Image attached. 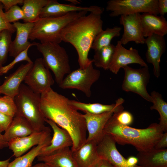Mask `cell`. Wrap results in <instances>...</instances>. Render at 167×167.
Instances as JSON below:
<instances>
[{
	"instance_id": "6da1fadb",
	"label": "cell",
	"mask_w": 167,
	"mask_h": 167,
	"mask_svg": "<svg viewBox=\"0 0 167 167\" xmlns=\"http://www.w3.org/2000/svg\"><path fill=\"white\" fill-rule=\"evenodd\" d=\"M68 100L51 88L41 94L40 108L45 118L70 134L73 142L71 149L74 151L85 142L87 131L83 114L69 104Z\"/></svg>"
},
{
	"instance_id": "7a4b0ae2",
	"label": "cell",
	"mask_w": 167,
	"mask_h": 167,
	"mask_svg": "<svg viewBox=\"0 0 167 167\" xmlns=\"http://www.w3.org/2000/svg\"><path fill=\"white\" fill-rule=\"evenodd\" d=\"M101 15L90 12L72 21L61 31L62 41L70 43L76 50L80 68H86L93 62L88 55L95 38L103 30Z\"/></svg>"
},
{
	"instance_id": "3957f363",
	"label": "cell",
	"mask_w": 167,
	"mask_h": 167,
	"mask_svg": "<svg viewBox=\"0 0 167 167\" xmlns=\"http://www.w3.org/2000/svg\"><path fill=\"white\" fill-rule=\"evenodd\" d=\"M164 131L158 123H153L144 129H137L120 124L113 114L103 130L104 135L111 136L116 143L130 144L139 152L154 148Z\"/></svg>"
},
{
	"instance_id": "277c9868",
	"label": "cell",
	"mask_w": 167,
	"mask_h": 167,
	"mask_svg": "<svg viewBox=\"0 0 167 167\" xmlns=\"http://www.w3.org/2000/svg\"><path fill=\"white\" fill-rule=\"evenodd\" d=\"M41 94L33 92L22 84L14 99L17 112L15 115L22 117L30 123L35 132L50 130L45 125V118L40 108Z\"/></svg>"
},
{
	"instance_id": "5b68a950",
	"label": "cell",
	"mask_w": 167,
	"mask_h": 167,
	"mask_svg": "<svg viewBox=\"0 0 167 167\" xmlns=\"http://www.w3.org/2000/svg\"><path fill=\"white\" fill-rule=\"evenodd\" d=\"M85 11L74 12L56 17L39 18L34 23L29 39L39 40L41 43L51 42L59 44L63 29L77 18L86 15Z\"/></svg>"
},
{
	"instance_id": "8992f818",
	"label": "cell",
	"mask_w": 167,
	"mask_h": 167,
	"mask_svg": "<svg viewBox=\"0 0 167 167\" xmlns=\"http://www.w3.org/2000/svg\"><path fill=\"white\" fill-rule=\"evenodd\" d=\"M35 45L42 55V59L45 66L51 70L56 82L59 85L65 76L71 71L66 51L59 44L55 43L36 42Z\"/></svg>"
},
{
	"instance_id": "52a82bcc",
	"label": "cell",
	"mask_w": 167,
	"mask_h": 167,
	"mask_svg": "<svg viewBox=\"0 0 167 167\" xmlns=\"http://www.w3.org/2000/svg\"><path fill=\"white\" fill-rule=\"evenodd\" d=\"M100 75V71L94 68L92 62L86 68L71 71L58 85L63 89L79 90L89 97L91 95V87L98 80Z\"/></svg>"
},
{
	"instance_id": "ba28073f",
	"label": "cell",
	"mask_w": 167,
	"mask_h": 167,
	"mask_svg": "<svg viewBox=\"0 0 167 167\" xmlns=\"http://www.w3.org/2000/svg\"><path fill=\"white\" fill-rule=\"evenodd\" d=\"M134 68L128 66L122 68L124 77L122 84V90L137 94L145 100L152 102V100L148 92L147 86L150 77L148 66Z\"/></svg>"
},
{
	"instance_id": "9c48e42d",
	"label": "cell",
	"mask_w": 167,
	"mask_h": 167,
	"mask_svg": "<svg viewBox=\"0 0 167 167\" xmlns=\"http://www.w3.org/2000/svg\"><path fill=\"white\" fill-rule=\"evenodd\" d=\"M158 0H110L106 9L111 17L135 13H149L158 15Z\"/></svg>"
},
{
	"instance_id": "30bf717a",
	"label": "cell",
	"mask_w": 167,
	"mask_h": 167,
	"mask_svg": "<svg viewBox=\"0 0 167 167\" xmlns=\"http://www.w3.org/2000/svg\"><path fill=\"white\" fill-rule=\"evenodd\" d=\"M24 81L33 92L40 94L51 88L54 82L49 70L45 66L41 58L36 59Z\"/></svg>"
},
{
	"instance_id": "8fae6325",
	"label": "cell",
	"mask_w": 167,
	"mask_h": 167,
	"mask_svg": "<svg viewBox=\"0 0 167 167\" xmlns=\"http://www.w3.org/2000/svg\"><path fill=\"white\" fill-rule=\"evenodd\" d=\"M131 64H138L141 67L148 66L139 54L138 50L132 47L127 49L118 41L115 46L109 70L113 74H117L121 68Z\"/></svg>"
},
{
	"instance_id": "7c38bea8",
	"label": "cell",
	"mask_w": 167,
	"mask_h": 167,
	"mask_svg": "<svg viewBox=\"0 0 167 167\" xmlns=\"http://www.w3.org/2000/svg\"><path fill=\"white\" fill-rule=\"evenodd\" d=\"M140 13H137L120 16V24L123 27V32L120 41L122 45L130 41L137 44H145L141 24Z\"/></svg>"
},
{
	"instance_id": "4fadbf2b",
	"label": "cell",
	"mask_w": 167,
	"mask_h": 167,
	"mask_svg": "<svg viewBox=\"0 0 167 167\" xmlns=\"http://www.w3.org/2000/svg\"><path fill=\"white\" fill-rule=\"evenodd\" d=\"M116 142L110 136L104 135L97 144V151L101 158L109 162L115 167H142L136 165H130L126 159L118 151Z\"/></svg>"
},
{
	"instance_id": "5bb4252c",
	"label": "cell",
	"mask_w": 167,
	"mask_h": 167,
	"mask_svg": "<svg viewBox=\"0 0 167 167\" xmlns=\"http://www.w3.org/2000/svg\"><path fill=\"white\" fill-rule=\"evenodd\" d=\"M147 47L145 53L147 62L152 64L155 76L158 78L161 73V58L165 52L166 44L164 36L153 34L145 38Z\"/></svg>"
},
{
	"instance_id": "9a60e30c",
	"label": "cell",
	"mask_w": 167,
	"mask_h": 167,
	"mask_svg": "<svg viewBox=\"0 0 167 167\" xmlns=\"http://www.w3.org/2000/svg\"><path fill=\"white\" fill-rule=\"evenodd\" d=\"M103 8L96 6H80L75 5L60 3L57 0H50L44 7L40 15V18L56 17L62 16L74 12L85 11L102 14Z\"/></svg>"
},
{
	"instance_id": "2e32d148",
	"label": "cell",
	"mask_w": 167,
	"mask_h": 167,
	"mask_svg": "<svg viewBox=\"0 0 167 167\" xmlns=\"http://www.w3.org/2000/svg\"><path fill=\"white\" fill-rule=\"evenodd\" d=\"M51 130L35 132L28 136L15 139L8 143L9 149L16 158L22 156L32 147L42 144L52 138Z\"/></svg>"
},
{
	"instance_id": "e0dca14e",
	"label": "cell",
	"mask_w": 167,
	"mask_h": 167,
	"mask_svg": "<svg viewBox=\"0 0 167 167\" xmlns=\"http://www.w3.org/2000/svg\"><path fill=\"white\" fill-rule=\"evenodd\" d=\"M45 121L52 129L53 136L49 144L42 148L38 156H49L64 148L71 147L73 140L67 131L59 127L50 120L45 118Z\"/></svg>"
},
{
	"instance_id": "ac0fdd59",
	"label": "cell",
	"mask_w": 167,
	"mask_h": 167,
	"mask_svg": "<svg viewBox=\"0 0 167 167\" xmlns=\"http://www.w3.org/2000/svg\"><path fill=\"white\" fill-rule=\"evenodd\" d=\"M113 113L111 111L99 114H83L88 134L86 141H94L97 144L103 138L104 128Z\"/></svg>"
},
{
	"instance_id": "d6986e66",
	"label": "cell",
	"mask_w": 167,
	"mask_h": 167,
	"mask_svg": "<svg viewBox=\"0 0 167 167\" xmlns=\"http://www.w3.org/2000/svg\"><path fill=\"white\" fill-rule=\"evenodd\" d=\"M13 25L15 29L16 35L12 41L9 54L10 56L15 58L28 47L35 45L36 42L31 43L28 40L34 23L17 21L13 23Z\"/></svg>"
},
{
	"instance_id": "ffe728a7",
	"label": "cell",
	"mask_w": 167,
	"mask_h": 167,
	"mask_svg": "<svg viewBox=\"0 0 167 167\" xmlns=\"http://www.w3.org/2000/svg\"><path fill=\"white\" fill-rule=\"evenodd\" d=\"M33 62L21 65L14 72L7 76L0 85V95L2 94L14 99L28 72L32 67Z\"/></svg>"
},
{
	"instance_id": "44dd1931",
	"label": "cell",
	"mask_w": 167,
	"mask_h": 167,
	"mask_svg": "<svg viewBox=\"0 0 167 167\" xmlns=\"http://www.w3.org/2000/svg\"><path fill=\"white\" fill-rule=\"evenodd\" d=\"M125 101L122 98H118L115 103L105 105L99 103H86L69 99L68 103L77 110L93 114H99L113 111V113L119 112L124 109L123 104Z\"/></svg>"
},
{
	"instance_id": "7402d4cb",
	"label": "cell",
	"mask_w": 167,
	"mask_h": 167,
	"mask_svg": "<svg viewBox=\"0 0 167 167\" xmlns=\"http://www.w3.org/2000/svg\"><path fill=\"white\" fill-rule=\"evenodd\" d=\"M73 157L79 167H94L101 159L97 151V143L94 141H86L76 150Z\"/></svg>"
},
{
	"instance_id": "603a6c76",
	"label": "cell",
	"mask_w": 167,
	"mask_h": 167,
	"mask_svg": "<svg viewBox=\"0 0 167 167\" xmlns=\"http://www.w3.org/2000/svg\"><path fill=\"white\" fill-rule=\"evenodd\" d=\"M140 18L145 38L153 34L164 36L167 34V21L164 16L144 13L141 14Z\"/></svg>"
},
{
	"instance_id": "cb8c5ba5",
	"label": "cell",
	"mask_w": 167,
	"mask_h": 167,
	"mask_svg": "<svg viewBox=\"0 0 167 167\" xmlns=\"http://www.w3.org/2000/svg\"><path fill=\"white\" fill-rule=\"evenodd\" d=\"M136 157L142 167H167V149L153 148L139 152Z\"/></svg>"
},
{
	"instance_id": "d4e9b609",
	"label": "cell",
	"mask_w": 167,
	"mask_h": 167,
	"mask_svg": "<svg viewBox=\"0 0 167 167\" xmlns=\"http://www.w3.org/2000/svg\"><path fill=\"white\" fill-rule=\"evenodd\" d=\"M35 132L32 126L26 119L15 115L3 135L5 140L8 143L13 139L28 136Z\"/></svg>"
},
{
	"instance_id": "484cf974",
	"label": "cell",
	"mask_w": 167,
	"mask_h": 167,
	"mask_svg": "<svg viewBox=\"0 0 167 167\" xmlns=\"http://www.w3.org/2000/svg\"><path fill=\"white\" fill-rule=\"evenodd\" d=\"M37 158L38 161L45 163L49 167H79L70 147L62 149L49 156Z\"/></svg>"
},
{
	"instance_id": "4316f807",
	"label": "cell",
	"mask_w": 167,
	"mask_h": 167,
	"mask_svg": "<svg viewBox=\"0 0 167 167\" xmlns=\"http://www.w3.org/2000/svg\"><path fill=\"white\" fill-rule=\"evenodd\" d=\"M50 0H24L21 8L24 12V23H34L40 18L41 11Z\"/></svg>"
},
{
	"instance_id": "83f0119b",
	"label": "cell",
	"mask_w": 167,
	"mask_h": 167,
	"mask_svg": "<svg viewBox=\"0 0 167 167\" xmlns=\"http://www.w3.org/2000/svg\"><path fill=\"white\" fill-rule=\"evenodd\" d=\"M51 138L35 146L25 154L16 158L9 163L7 167H31L34 159L40 155L42 148L49 144Z\"/></svg>"
},
{
	"instance_id": "f1b7e54d",
	"label": "cell",
	"mask_w": 167,
	"mask_h": 167,
	"mask_svg": "<svg viewBox=\"0 0 167 167\" xmlns=\"http://www.w3.org/2000/svg\"><path fill=\"white\" fill-rule=\"evenodd\" d=\"M150 95L152 103L150 109L158 112L160 116L158 124L164 132H167V103L161 94L155 91H152Z\"/></svg>"
},
{
	"instance_id": "f546056e",
	"label": "cell",
	"mask_w": 167,
	"mask_h": 167,
	"mask_svg": "<svg viewBox=\"0 0 167 167\" xmlns=\"http://www.w3.org/2000/svg\"><path fill=\"white\" fill-rule=\"evenodd\" d=\"M115 49V45L111 44L108 46L95 51L92 59L93 64L97 67L105 70H109Z\"/></svg>"
},
{
	"instance_id": "4dcf8cb0",
	"label": "cell",
	"mask_w": 167,
	"mask_h": 167,
	"mask_svg": "<svg viewBox=\"0 0 167 167\" xmlns=\"http://www.w3.org/2000/svg\"><path fill=\"white\" fill-rule=\"evenodd\" d=\"M121 29L120 27L115 26L103 30L95 38L91 49L95 51L108 46L111 44V41L114 37L120 36Z\"/></svg>"
},
{
	"instance_id": "1f68e13d",
	"label": "cell",
	"mask_w": 167,
	"mask_h": 167,
	"mask_svg": "<svg viewBox=\"0 0 167 167\" xmlns=\"http://www.w3.org/2000/svg\"><path fill=\"white\" fill-rule=\"evenodd\" d=\"M13 33L5 29L0 31V65L2 66L6 62L12 41Z\"/></svg>"
},
{
	"instance_id": "d6a6232c",
	"label": "cell",
	"mask_w": 167,
	"mask_h": 167,
	"mask_svg": "<svg viewBox=\"0 0 167 167\" xmlns=\"http://www.w3.org/2000/svg\"><path fill=\"white\" fill-rule=\"evenodd\" d=\"M17 109L14 99L9 96H0V113L12 118L15 116Z\"/></svg>"
},
{
	"instance_id": "836d02e7",
	"label": "cell",
	"mask_w": 167,
	"mask_h": 167,
	"mask_svg": "<svg viewBox=\"0 0 167 167\" xmlns=\"http://www.w3.org/2000/svg\"><path fill=\"white\" fill-rule=\"evenodd\" d=\"M30 47H28L15 57L14 59L9 64L5 66H2L1 71L2 75L7 73L12 69L16 64L20 62L26 61L27 62H32L28 54V51Z\"/></svg>"
},
{
	"instance_id": "e575fe53",
	"label": "cell",
	"mask_w": 167,
	"mask_h": 167,
	"mask_svg": "<svg viewBox=\"0 0 167 167\" xmlns=\"http://www.w3.org/2000/svg\"><path fill=\"white\" fill-rule=\"evenodd\" d=\"M4 15L7 21L10 23L17 22L20 19L23 20L24 17L22 10L18 5L14 6L4 12Z\"/></svg>"
},
{
	"instance_id": "d590c367",
	"label": "cell",
	"mask_w": 167,
	"mask_h": 167,
	"mask_svg": "<svg viewBox=\"0 0 167 167\" xmlns=\"http://www.w3.org/2000/svg\"><path fill=\"white\" fill-rule=\"evenodd\" d=\"M113 114L117 122L121 124L130 126L133 122V115L129 111L123 110L119 112Z\"/></svg>"
},
{
	"instance_id": "8d00e7d4",
	"label": "cell",
	"mask_w": 167,
	"mask_h": 167,
	"mask_svg": "<svg viewBox=\"0 0 167 167\" xmlns=\"http://www.w3.org/2000/svg\"><path fill=\"white\" fill-rule=\"evenodd\" d=\"M3 6L0 2V31L5 29L10 31L13 33L15 32V29L13 24L8 23L7 21L3 11Z\"/></svg>"
},
{
	"instance_id": "74e56055",
	"label": "cell",
	"mask_w": 167,
	"mask_h": 167,
	"mask_svg": "<svg viewBox=\"0 0 167 167\" xmlns=\"http://www.w3.org/2000/svg\"><path fill=\"white\" fill-rule=\"evenodd\" d=\"M13 118L0 113V132L5 131L12 122Z\"/></svg>"
},
{
	"instance_id": "f35d334b",
	"label": "cell",
	"mask_w": 167,
	"mask_h": 167,
	"mask_svg": "<svg viewBox=\"0 0 167 167\" xmlns=\"http://www.w3.org/2000/svg\"><path fill=\"white\" fill-rule=\"evenodd\" d=\"M24 0H0V2L3 6V9L5 12L17 4L23 5Z\"/></svg>"
},
{
	"instance_id": "ab89813d",
	"label": "cell",
	"mask_w": 167,
	"mask_h": 167,
	"mask_svg": "<svg viewBox=\"0 0 167 167\" xmlns=\"http://www.w3.org/2000/svg\"><path fill=\"white\" fill-rule=\"evenodd\" d=\"M167 147V132H164L155 145L154 148L157 149L166 148Z\"/></svg>"
},
{
	"instance_id": "60d3db41",
	"label": "cell",
	"mask_w": 167,
	"mask_h": 167,
	"mask_svg": "<svg viewBox=\"0 0 167 167\" xmlns=\"http://www.w3.org/2000/svg\"><path fill=\"white\" fill-rule=\"evenodd\" d=\"M158 8L159 14L164 16L167 13V0H158Z\"/></svg>"
},
{
	"instance_id": "b9f144b4",
	"label": "cell",
	"mask_w": 167,
	"mask_h": 167,
	"mask_svg": "<svg viewBox=\"0 0 167 167\" xmlns=\"http://www.w3.org/2000/svg\"><path fill=\"white\" fill-rule=\"evenodd\" d=\"M94 167H115L107 160L101 158Z\"/></svg>"
},
{
	"instance_id": "7bdbcfd3",
	"label": "cell",
	"mask_w": 167,
	"mask_h": 167,
	"mask_svg": "<svg viewBox=\"0 0 167 167\" xmlns=\"http://www.w3.org/2000/svg\"><path fill=\"white\" fill-rule=\"evenodd\" d=\"M126 159L129 164L131 166L137 165L138 163V160L136 157L130 156Z\"/></svg>"
},
{
	"instance_id": "ee69618b",
	"label": "cell",
	"mask_w": 167,
	"mask_h": 167,
	"mask_svg": "<svg viewBox=\"0 0 167 167\" xmlns=\"http://www.w3.org/2000/svg\"><path fill=\"white\" fill-rule=\"evenodd\" d=\"M8 146V143L5 140L3 135L0 132V149H2Z\"/></svg>"
},
{
	"instance_id": "f6af8a7d",
	"label": "cell",
	"mask_w": 167,
	"mask_h": 167,
	"mask_svg": "<svg viewBox=\"0 0 167 167\" xmlns=\"http://www.w3.org/2000/svg\"><path fill=\"white\" fill-rule=\"evenodd\" d=\"M10 158L6 160L0 161V167H7L9 163Z\"/></svg>"
},
{
	"instance_id": "bcb514c9",
	"label": "cell",
	"mask_w": 167,
	"mask_h": 167,
	"mask_svg": "<svg viewBox=\"0 0 167 167\" xmlns=\"http://www.w3.org/2000/svg\"><path fill=\"white\" fill-rule=\"evenodd\" d=\"M31 167H49V166L45 163L42 162L37 163L33 166H32Z\"/></svg>"
},
{
	"instance_id": "7dc6e473",
	"label": "cell",
	"mask_w": 167,
	"mask_h": 167,
	"mask_svg": "<svg viewBox=\"0 0 167 167\" xmlns=\"http://www.w3.org/2000/svg\"><path fill=\"white\" fill-rule=\"evenodd\" d=\"M67 1L71 2V3L73 4V5H74L76 4H79L80 3L79 1L77 0H68Z\"/></svg>"
},
{
	"instance_id": "c3c4849f",
	"label": "cell",
	"mask_w": 167,
	"mask_h": 167,
	"mask_svg": "<svg viewBox=\"0 0 167 167\" xmlns=\"http://www.w3.org/2000/svg\"><path fill=\"white\" fill-rule=\"evenodd\" d=\"M2 66V65H0V76L2 75L1 73V68H2V66Z\"/></svg>"
}]
</instances>
